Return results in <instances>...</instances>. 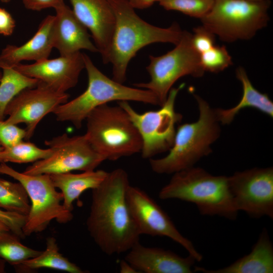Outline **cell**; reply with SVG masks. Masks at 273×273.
<instances>
[{"label":"cell","mask_w":273,"mask_h":273,"mask_svg":"<svg viewBox=\"0 0 273 273\" xmlns=\"http://www.w3.org/2000/svg\"><path fill=\"white\" fill-rule=\"evenodd\" d=\"M4 149V147L2 146V145L0 144V154L2 152V151ZM1 163V162H0Z\"/></svg>","instance_id":"obj_40"},{"label":"cell","mask_w":273,"mask_h":273,"mask_svg":"<svg viewBox=\"0 0 273 273\" xmlns=\"http://www.w3.org/2000/svg\"><path fill=\"white\" fill-rule=\"evenodd\" d=\"M199 109L198 119L179 125L168 153L164 157L149 159L152 170L158 174H173L194 166L210 154L211 145L220 134L215 109L197 95H194Z\"/></svg>","instance_id":"obj_3"},{"label":"cell","mask_w":273,"mask_h":273,"mask_svg":"<svg viewBox=\"0 0 273 273\" xmlns=\"http://www.w3.org/2000/svg\"><path fill=\"white\" fill-rule=\"evenodd\" d=\"M11 0H0L3 3H7L10 2Z\"/></svg>","instance_id":"obj_39"},{"label":"cell","mask_w":273,"mask_h":273,"mask_svg":"<svg viewBox=\"0 0 273 273\" xmlns=\"http://www.w3.org/2000/svg\"><path fill=\"white\" fill-rule=\"evenodd\" d=\"M126 198L141 235L169 238L183 247L196 261L202 260V255L192 242L178 231L168 214L147 193L130 185Z\"/></svg>","instance_id":"obj_13"},{"label":"cell","mask_w":273,"mask_h":273,"mask_svg":"<svg viewBox=\"0 0 273 273\" xmlns=\"http://www.w3.org/2000/svg\"><path fill=\"white\" fill-rule=\"evenodd\" d=\"M85 135L94 150L105 159L116 161L141 152L142 141L126 112L108 104L87 116Z\"/></svg>","instance_id":"obj_6"},{"label":"cell","mask_w":273,"mask_h":273,"mask_svg":"<svg viewBox=\"0 0 273 273\" xmlns=\"http://www.w3.org/2000/svg\"><path fill=\"white\" fill-rule=\"evenodd\" d=\"M159 197L194 203L203 215L234 220L238 213L230 190L228 176L214 175L200 167L193 166L173 173L160 190Z\"/></svg>","instance_id":"obj_4"},{"label":"cell","mask_w":273,"mask_h":273,"mask_svg":"<svg viewBox=\"0 0 273 273\" xmlns=\"http://www.w3.org/2000/svg\"><path fill=\"white\" fill-rule=\"evenodd\" d=\"M149 59L146 69L150 76V81L133 85L153 93L159 106L165 102L169 90L180 77L186 75L200 77L205 72L200 63V54L192 45V33L187 31H183L179 42L173 50L160 56L150 55Z\"/></svg>","instance_id":"obj_9"},{"label":"cell","mask_w":273,"mask_h":273,"mask_svg":"<svg viewBox=\"0 0 273 273\" xmlns=\"http://www.w3.org/2000/svg\"><path fill=\"white\" fill-rule=\"evenodd\" d=\"M130 185L126 171L117 168L92 190L86 228L97 245L108 255L127 252L139 242L141 234L126 198Z\"/></svg>","instance_id":"obj_1"},{"label":"cell","mask_w":273,"mask_h":273,"mask_svg":"<svg viewBox=\"0 0 273 273\" xmlns=\"http://www.w3.org/2000/svg\"><path fill=\"white\" fill-rule=\"evenodd\" d=\"M7 231H10L9 228L6 224L0 220V233Z\"/></svg>","instance_id":"obj_38"},{"label":"cell","mask_w":273,"mask_h":273,"mask_svg":"<svg viewBox=\"0 0 273 273\" xmlns=\"http://www.w3.org/2000/svg\"><path fill=\"white\" fill-rule=\"evenodd\" d=\"M132 8L138 9H144L150 7L158 0H124Z\"/></svg>","instance_id":"obj_35"},{"label":"cell","mask_w":273,"mask_h":273,"mask_svg":"<svg viewBox=\"0 0 273 273\" xmlns=\"http://www.w3.org/2000/svg\"><path fill=\"white\" fill-rule=\"evenodd\" d=\"M181 84L172 87L161 108L156 111L143 113L136 111L127 101L118 102V105L127 113L136 128L142 141L141 151L144 159L168 151L172 147L176 133V124L182 119V115L175 109L176 98Z\"/></svg>","instance_id":"obj_10"},{"label":"cell","mask_w":273,"mask_h":273,"mask_svg":"<svg viewBox=\"0 0 273 273\" xmlns=\"http://www.w3.org/2000/svg\"><path fill=\"white\" fill-rule=\"evenodd\" d=\"M194 272L204 273H272L273 246L264 229L250 253L230 265L216 270L194 266Z\"/></svg>","instance_id":"obj_20"},{"label":"cell","mask_w":273,"mask_h":273,"mask_svg":"<svg viewBox=\"0 0 273 273\" xmlns=\"http://www.w3.org/2000/svg\"><path fill=\"white\" fill-rule=\"evenodd\" d=\"M20 239L11 231L0 233V257L13 266L42 252L24 245L20 242Z\"/></svg>","instance_id":"obj_26"},{"label":"cell","mask_w":273,"mask_h":273,"mask_svg":"<svg viewBox=\"0 0 273 273\" xmlns=\"http://www.w3.org/2000/svg\"><path fill=\"white\" fill-rule=\"evenodd\" d=\"M214 0H158L159 5L168 11H176L201 19L211 9Z\"/></svg>","instance_id":"obj_28"},{"label":"cell","mask_w":273,"mask_h":273,"mask_svg":"<svg viewBox=\"0 0 273 273\" xmlns=\"http://www.w3.org/2000/svg\"><path fill=\"white\" fill-rule=\"evenodd\" d=\"M127 252L124 259L139 272L192 273L196 261L190 255L183 257L170 250L145 246L140 242Z\"/></svg>","instance_id":"obj_17"},{"label":"cell","mask_w":273,"mask_h":273,"mask_svg":"<svg viewBox=\"0 0 273 273\" xmlns=\"http://www.w3.org/2000/svg\"><path fill=\"white\" fill-rule=\"evenodd\" d=\"M234 203L253 218H273V168H253L228 176Z\"/></svg>","instance_id":"obj_12"},{"label":"cell","mask_w":273,"mask_h":273,"mask_svg":"<svg viewBox=\"0 0 273 273\" xmlns=\"http://www.w3.org/2000/svg\"><path fill=\"white\" fill-rule=\"evenodd\" d=\"M52 154L28 166L23 172L29 175L53 174L95 170L105 159L92 148L85 135L70 136L64 133L46 140Z\"/></svg>","instance_id":"obj_11"},{"label":"cell","mask_w":273,"mask_h":273,"mask_svg":"<svg viewBox=\"0 0 273 273\" xmlns=\"http://www.w3.org/2000/svg\"><path fill=\"white\" fill-rule=\"evenodd\" d=\"M87 75L86 89L74 99L59 106L53 112L61 122H71L79 129L97 107L113 101H135L159 106L151 91L124 85L103 74L86 54L83 53Z\"/></svg>","instance_id":"obj_5"},{"label":"cell","mask_w":273,"mask_h":273,"mask_svg":"<svg viewBox=\"0 0 273 273\" xmlns=\"http://www.w3.org/2000/svg\"><path fill=\"white\" fill-rule=\"evenodd\" d=\"M0 209L27 216L30 204L27 193L20 183L0 178Z\"/></svg>","instance_id":"obj_25"},{"label":"cell","mask_w":273,"mask_h":273,"mask_svg":"<svg viewBox=\"0 0 273 273\" xmlns=\"http://www.w3.org/2000/svg\"><path fill=\"white\" fill-rule=\"evenodd\" d=\"M14 267L19 272L41 268H52L70 273L86 272L59 252L56 240L54 237H49L47 239L46 248L40 254Z\"/></svg>","instance_id":"obj_23"},{"label":"cell","mask_w":273,"mask_h":273,"mask_svg":"<svg viewBox=\"0 0 273 273\" xmlns=\"http://www.w3.org/2000/svg\"><path fill=\"white\" fill-rule=\"evenodd\" d=\"M200 59L205 72L218 73L233 64L232 57L224 46L214 45L200 54Z\"/></svg>","instance_id":"obj_29"},{"label":"cell","mask_w":273,"mask_h":273,"mask_svg":"<svg viewBox=\"0 0 273 273\" xmlns=\"http://www.w3.org/2000/svg\"><path fill=\"white\" fill-rule=\"evenodd\" d=\"M54 23V48L60 56L80 52L82 50L98 52L86 28L79 21L72 9L64 4L55 9Z\"/></svg>","instance_id":"obj_18"},{"label":"cell","mask_w":273,"mask_h":273,"mask_svg":"<svg viewBox=\"0 0 273 273\" xmlns=\"http://www.w3.org/2000/svg\"><path fill=\"white\" fill-rule=\"evenodd\" d=\"M108 172L103 170L83 171L80 173L70 172L50 174L54 186L63 195V205L72 211L73 203L78 200L85 191L97 188L105 179Z\"/></svg>","instance_id":"obj_21"},{"label":"cell","mask_w":273,"mask_h":273,"mask_svg":"<svg viewBox=\"0 0 273 273\" xmlns=\"http://www.w3.org/2000/svg\"><path fill=\"white\" fill-rule=\"evenodd\" d=\"M270 0H214L202 25L227 42L251 39L266 26Z\"/></svg>","instance_id":"obj_7"},{"label":"cell","mask_w":273,"mask_h":273,"mask_svg":"<svg viewBox=\"0 0 273 273\" xmlns=\"http://www.w3.org/2000/svg\"><path fill=\"white\" fill-rule=\"evenodd\" d=\"M14 67L57 92L66 93L77 84L85 64L83 54L79 52L57 58L46 59L30 64L19 63Z\"/></svg>","instance_id":"obj_15"},{"label":"cell","mask_w":273,"mask_h":273,"mask_svg":"<svg viewBox=\"0 0 273 273\" xmlns=\"http://www.w3.org/2000/svg\"><path fill=\"white\" fill-rule=\"evenodd\" d=\"M26 136L25 129L0 120V144L4 148L11 147L25 140Z\"/></svg>","instance_id":"obj_30"},{"label":"cell","mask_w":273,"mask_h":273,"mask_svg":"<svg viewBox=\"0 0 273 273\" xmlns=\"http://www.w3.org/2000/svg\"><path fill=\"white\" fill-rule=\"evenodd\" d=\"M50 148L42 149L29 141H22L8 148H4L0 154L1 163H34L45 159L52 154Z\"/></svg>","instance_id":"obj_27"},{"label":"cell","mask_w":273,"mask_h":273,"mask_svg":"<svg viewBox=\"0 0 273 273\" xmlns=\"http://www.w3.org/2000/svg\"><path fill=\"white\" fill-rule=\"evenodd\" d=\"M0 80V120H4L8 104L21 92L35 87L38 83L35 78L27 76L13 67L2 69Z\"/></svg>","instance_id":"obj_24"},{"label":"cell","mask_w":273,"mask_h":273,"mask_svg":"<svg viewBox=\"0 0 273 273\" xmlns=\"http://www.w3.org/2000/svg\"><path fill=\"white\" fill-rule=\"evenodd\" d=\"M16 27V21L12 15L5 9L0 8V34L10 36Z\"/></svg>","instance_id":"obj_34"},{"label":"cell","mask_w":273,"mask_h":273,"mask_svg":"<svg viewBox=\"0 0 273 273\" xmlns=\"http://www.w3.org/2000/svg\"><path fill=\"white\" fill-rule=\"evenodd\" d=\"M192 43L195 50L201 54L215 45V35L203 25L193 29Z\"/></svg>","instance_id":"obj_31"},{"label":"cell","mask_w":273,"mask_h":273,"mask_svg":"<svg viewBox=\"0 0 273 273\" xmlns=\"http://www.w3.org/2000/svg\"><path fill=\"white\" fill-rule=\"evenodd\" d=\"M55 15H48L25 43L20 46L7 45L0 53V69L13 67L24 61L35 62L48 59L54 48Z\"/></svg>","instance_id":"obj_19"},{"label":"cell","mask_w":273,"mask_h":273,"mask_svg":"<svg viewBox=\"0 0 273 273\" xmlns=\"http://www.w3.org/2000/svg\"><path fill=\"white\" fill-rule=\"evenodd\" d=\"M24 7L30 10L39 11L46 9H56L64 4V0H21Z\"/></svg>","instance_id":"obj_33"},{"label":"cell","mask_w":273,"mask_h":273,"mask_svg":"<svg viewBox=\"0 0 273 273\" xmlns=\"http://www.w3.org/2000/svg\"><path fill=\"white\" fill-rule=\"evenodd\" d=\"M115 17L109 63L112 65V79L123 83L130 61L146 46L157 42L177 44L183 31L177 23L167 28L157 27L140 18L124 0H109Z\"/></svg>","instance_id":"obj_2"},{"label":"cell","mask_w":273,"mask_h":273,"mask_svg":"<svg viewBox=\"0 0 273 273\" xmlns=\"http://www.w3.org/2000/svg\"><path fill=\"white\" fill-rule=\"evenodd\" d=\"M72 11L92 34L104 64L109 54L115 17L109 0H69Z\"/></svg>","instance_id":"obj_16"},{"label":"cell","mask_w":273,"mask_h":273,"mask_svg":"<svg viewBox=\"0 0 273 273\" xmlns=\"http://www.w3.org/2000/svg\"><path fill=\"white\" fill-rule=\"evenodd\" d=\"M250 1H262V0H250Z\"/></svg>","instance_id":"obj_42"},{"label":"cell","mask_w":273,"mask_h":273,"mask_svg":"<svg viewBox=\"0 0 273 273\" xmlns=\"http://www.w3.org/2000/svg\"><path fill=\"white\" fill-rule=\"evenodd\" d=\"M120 272L121 273H138L139 272L125 259L121 260L119 263Z\"/></svg>","instance_id":"obj_36"},{"label":"cell","mask_w":273,"mask_h":273,"mask_svg":"<svg viewBox=\"0 0 273 273\" xmlns=\"http://www.w3.org/2000/svg\"><path fill=\"white\" fill-rule=\"evenodd\" d=\"M69 98L67 93L57 92L39 81L36 86L24 89L8 104L5 111V116L8 117L5 121L15 125L25 124V140L29 141L41 119L67 102Z\"/></svg>","instance_id":"obj_14"},{"label":"cell","mask_w":273,"mask_h":273,"mask_svg":"<svg viewBox=\"0 0 273 273\" xmlns=\"http://www.w3.org/2000/svg\"><path fill=\"white\" fill-rule=\"evenodd\" d=\"M6 261L0 257V273H4L6 272Z\"/></svg>","instance_id":"obj_37"},{"label":"cell","mask_w":273,"mask_h":273,"mask_svg":"<svg viewBox=\"0 0 273 273\" xmlns=\"http://www.w3.org/2000/svg\"><path fill=\"white\" fill-rule=\"evenodd\" d=\"M26 217L27 216L0 209V220L8 226L11 232L20 239L25 237L23 229Z\"/></svg>","instance_id":"obj_32"},{"label":"cell","mask_w":273,"mask_h":273,"mask_svg":"<svg viewBox=\"0 0 273 273\" xmlns=\"http://www.w3.org/2000/svg\"><path fill=\"white\" fill-rule=\"evenodd\" d=\"M236 75L242 86V96L239 103L233 107L215 109L220 123L224 125L230 124L241 110L247 107L256 109L272 117L273 103L268 95L260 93L253 86L243 67H238Z\"/></svg>","instance_id":"obj_22"},{"label":"cell","mask_w":273,"mask_h":273,"mask_svg":"<svg viewBox=\"0 0 273 273\" xmlns=\"http://www.w3.org/2000/svg\"><path fill=\"white\" fill-rule=\"evenodd\" d=\"M0 174L20 183L27 193L31 203L23 229L25 237L43 231L53 220L66 223L72 219V211L66 209L61 203L63 195L57 190L49 174H26L6 163H0Z\"/></svg>","instance_id":"obj_8"},{"label":"cell","mask_w":273,"mask_h":273,"mask_svg":"<svg viewBox=\"0 0 273 273\" xmlns=\"http://www.w3.org/2000/svg\"><path fill=\"white\" fill-rule=\"evenodd\" d=\"M2 76V69H0V80L1 79Z\"/></svg>","instance_id":"obj_41"}]
</instances>
